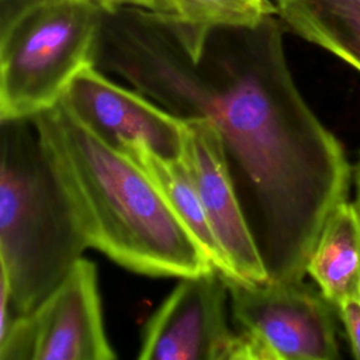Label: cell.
I'll list each match as a JSON object with an SVG mask.
<instances>
[{"label": "cell", "instance_id": "1", "mask_svg": "<svg viewBox=\"0 0 360 360\" xmlns=\"http://www.w3.org/2000/svg\"><path fill=\"white\" fill-rule=\"evenodd\" d=\"M283 32L277 14L256 25H195L100 6L91 56L176 117L214 127L267 283L304 280L350 181L342 143L294 82Z\"/></svg>", "mask_w": 360, "mask_h": 360}, {"label": "cell", "instance_id": "2", "mask_svg": "<svg viewBox=\"0 0 360 360\" xmlns=\"http://www.w3.org/2000/svg\"><path fill=\"white\" fill-rule=\"evenodd\" d=\"M32 121L89 248L149 277L181 278L214 270L135 159L100 141L62 101Z\"/></svg>", "mask_w": 360, "mask_h": 360}, {"label": "cell", "instance_id": "3", "mask_svg": "<svg viewBox=\"0 0 360 360\" xmlns=\"http://www.w3.org/2000/svg\"><path fill=\"white\" fill-rule=\"evenodd\" d=\"M0 335L37 309L89 248L32 118L0 120Z\"/></svg>", "mask_w": 360, "mask_h": 360}, {"label": "cell", "instance_id": "4", "mask_svg": "<svg viewBox=\"0 0 360 360\" xmlns=\"http://www.w3.org/2000/svg\"><path fill=\"white\" fill-rule=\"evenodd\" d=\"M98 20L93 0H48L0 30V120L32 118L62 100L93 63Z\"/></svg>", "mask_w": 360, "mask_h": 360}, {"label": "cell", "instance_id": "5", "mask_svg": "<svg viewBox=\"0 0 360 360\" xmlns=\"http://www.w3.org/2000/svg\"><path fill=\"white\" fill-rule=\"evenodd\" d=\"M240 360L339 357L330 304L302 281L250 283L225 277Z\"/></svg>", "mask_w": 360, "mask_h": 360}, {"label": "cell", "instance_id": "6", "mask_svg": "<svg viewBox=\"0 0 360 360\" xmlns=\"http://www.w3.org/2000/svg\"><path fill=\"white\" fill-rule=\"evenodd\" d=\"M97 267L82 257L53 292L0 335V360H111Z\"/></svg>", "mask_w": 360, "mask_h": 360}, {"label": "cell", "instance_id": "7", "mask_svg": "<svg viewBox=\"0 0 360 360\" xmlns=\"http://www.w3.org/2000/svg\"><path fill=\"white\" fill-rule=\"evenodd\" d=\"M226 278L218 270L181 277L146 321L141 360H240V338L228 322Z\"/></svg>", "mask_w": 360, "mask_h": 360}, {"label": "cell", "instance_id": "8", "mask_svg": "<svg viewBox=\"0 0 360 360\" xmlns=\"http://www.w3.org/2000/svg\"><path fill=\"white\" fill-rule=\"evenodd\" d=\"M60 101L84 128L117 150L142 142L163 159L184 156L187 122L141 91L117 84L93 63L73 77Z\"/></svg>", "mask_w": 360, "mask_h": 360}, {"label": "cell", "instance_id": "9", "mask_svg": "<svg viewBox=\"0 0 360 360\" xmlns=\"http://www.w3.org/2000/svg\"><path fill=\"white\" fill-rule=\"evenodd\" d=\"M184 121L187 138L183 159L224 255L238 278L266 283L267 273L214 127L205 120Z\"/></svg>", "mask_w": 360, "mask_h": 360}, {"label": "cell", "instance_id": "10", "mask_svg": "<svg viewBox=\"0 0 360 360\" xmlns=\"http://www.w3.org/2000/svg\"><path fill=\"white\" fill-rule=\"evenodd\" d=\"M307 274L335 308L360 295V221L347 201L338 204L323 224L308 259Z\"/></svg>", "mask_w": 360, "mask_h": 360}, {"label": "cell", "instance_id": "11", "mask_svg": "<svg viewBox=\"0 0 360 360\" xmlns=\"http://www.w3.org/2000/svg\"><path fill=\"white\" fill-rule=\"evenodd\" d=\"M284 28L360 72V0H274Z\"/></svg>", "mask_w": 360, "mask_h": 360}, {"label": "cell", "instance_id": "12", "mask_svg": "<svg viewBox=\"0 0 360 360\" xmlns=\"http://www.w3.org/2000/svg\"><path fill=\"white\" fill-rule=\"evenodd\" d=\"M121 150L135 159L152 177L179 219L200 243L214 269L225 277L238 278L210 226L200 194L184 159H163L142 142L127 143Z\"/></svg>", "mask_w": 360, "mask_h": 360}, {"label": "cell", "instance_id": "13", "mask_svg": "<svg viewBox=\"0 0 360 360\" xmlns=\"http://www.w3.org/2000/svg\"><path fill=\"white\" fill-rule=\"evenodd\" d=\"M152 10L195 25H256L276 14L269 0H153Z\"/></svg>", "mask_w": 360, "mask_h": 360}, {"label": "cell", "instance_id": "14", "mask_svg": "<svg viewBox=\"0 0 360 360\" xmlns=\"http://www.w3.org/2000/svg\"><path fill=\"white\" fill-rule=\"evenodd\" d=\"M336 311L343 322L352 353L360 359V295L345 300L336 307Z\"/></svg>", "mask_w": 360, "mask_h": 360}, {"label": "cell", "instance_id": "15", "mask_svg": "<svg viewBox=\"0 0 360 360\" xmlns=\"http://www.w3.org/2000/svg\"><path fill=\"white\" fill-rule=\"evenodd\" d=\"M48 0H0V30L7 27L25 10Z\"/></svg>", "mask_w": 360, "mask_h": 360}, {"label": "cell", "instance_id": "16", "mask_svg": "<svg viewBox=\"0 0 360 360\" xmlns=\"http://www.w3.org/2000/svg\"><path fill=\"white\" fill-rule=\"evenodd\" d=\"M94 3L100 6H114V4H132L139 6L152 10L153 8V0H93Z\"/></svg>", "mask_w": 360, "mask_h": 360}, {"label": "cell", "instance_id": "17", "mask_svg": "<svg viewBox=\"0 0 360 360\" xmlns=\"http://www.w3.org/2000/svg\"><path fill=\"white\" fill-rule=\"evenodd\" d=\"M354 187H356V197H354V201L352 202V205H353V208L357 214V218L360 221V158L354 167Z\"/></svg>", "mask_w": 360, "mask_h": 360}]
</instances>
